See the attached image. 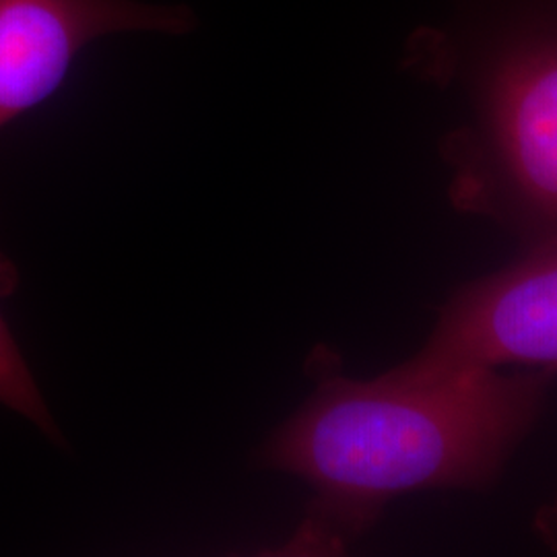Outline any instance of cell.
I'll use <instances>...</instances> for the list:
<instances>
[{"label":"cell","mask_w":557,"mask_h":557,"mask_svg":"<svg viewBox=\"0 0 557 557\" xmlns=\"http://www.w3.org/2000/svg\"><path fill=\"white\" fill-rule=\"evenodd\" d=\"M537 531L539 535L545 539V543L557 552V499L552 506L541 510L537 517Z\"/></svg>","instance_id":"obj_6"},{"label":"cell","mask_w":557,"mask_h":557,"mask_svg":"<svg viewBox=\"0 0 557 557\" xmlns=\"http://www.w3.org/2000/svg\"><path fill=\"white\" fill-rule=\"evenodd\" d=\"M308 368L312 395L257 453L259 467L312 490L306 517L283 547L292 556L345 552L400 496L496 483L556 376L425 374L400 363L358 380L345 376L329 351L312 354Z\"/></svg>","instance_id":"obj_1"},{"label":"cell","mask_w":557,"mask_h":557,"mask_svg":"<svg viewBox=\"0 0 557 557\" xmlns=\"http://www.w3.org/2000/svg\"><path fill=\"white\" fill-rule=\"evenodd\" d=\"M403 66L455 87L465 119L442 140L448 197L527 246L557 238V0H455Z\"/></svg>","instance_id":"obj_2"},{"label":"cell","mask_w":557,"mask_h":557,"mask_svg":"<svg viewBox=\"0 0 557 557\" xmlns=\"http://www.w3.org/2000/svg\"><path fill=\"white\" fill-rule=\"evenodd\" d=\"M409 368L425 374L545 370L557 374V238L448 299Z\"/></svg>","instance_id":"obj_3"},{"label":"cell","mask_w":557,"mask_h":557,"mask_svg":"<svg viewBox=\"0 0 557 557\" xmlns=\"http://www.w3.org/2000/svg\"><path fill=\"white\" fill-rule=\"evenodd\" d=\"M20 287V271L0 250V304L11 298ZM0 405L15 411L21 418L32 421L46 438L54 444H64L62 432L54 416L50 413L40 386L34 379L20 345L13 337L0 310Z\"/></svg>","instance_id":"obj_5"},{"label":"cell","mask_w":557,"mask_h":557,"mask_svg":"<svg viewBox=\"0 0 557 557\" xmlns=\"http://www.w3.org/2000/svg\"><path fill=\"white\" fill-rule=\"evenodd\" d=\"M186 4L145 0H0V128L52 98L94 41L120 34L184 36Z\"/></svg>","instance_id":"obj_4"}]
</instances>
